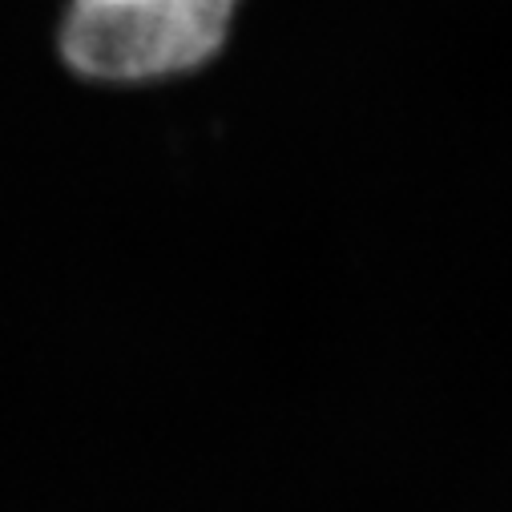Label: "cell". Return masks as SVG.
<instances>
[{
	"mask_svg": "<svg viewBox=\"0 0 512 512\" xmlns=\"http://www.w3.org/2000/svg\"><path fill=\"white\" fill-rule=\"evenodd\" d=\"M238 0H69L61 57L93 81H154L206 65Z\"/></svg>",
	"mask_w": 512,
	"mask_h": 512,
	"instance_id": "1",
	"label": "cell"
}]
</instances>
